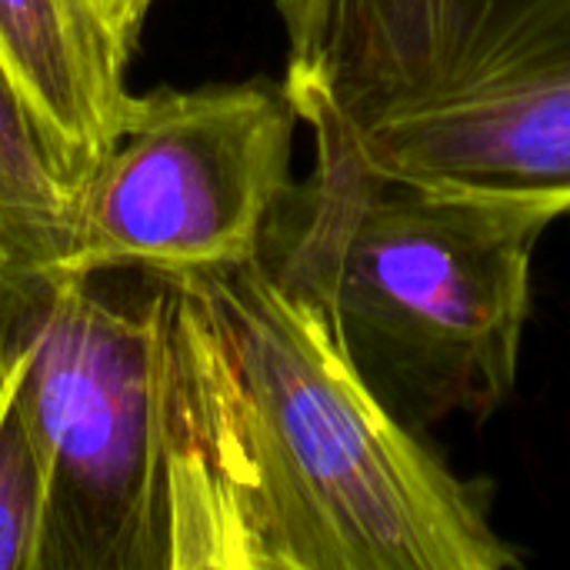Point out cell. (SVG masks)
Returning a JSON list of instances; mask_svg holds the SVG:
<instances>
[{"mask_svg":"<svg viewBox=\"0 0 570 570\" xmlns=\"http://www.w3.org/2000/svg\"><path fill=\"white\" fill-rule=\"evenodd\" d=\"M0 367L47 464L40 570H237L190 271L0 277Z\"/></svg>","mask_w":570,"mask_h":570,"instance_id":"6da1fadb","label":"cell"},{"mask_svg":"<svg viewBox=\"0 0 570 570\" xmlns=\"http://www.w3.org/2000/svg\"><path fill=\"white\" fill-rule=\"evenodd\" d=\"M237 570H504L491 484L397 421L261 261L200 267Z\"/></svg>","mask_w":570,"mask_h":570,"instance_id":"7a4b0ae2","label":"cell"},{"mask_svg":"<svg viewBox=\"0 0 570 570\" xmlns=\"http://www.w3.org/2000/svg\"><path fill=\"white\" fill-rule=\"evenodd\" d=\"M314 150L264 227L261 267L411 431L494 414L518 384L531 257L558 214Z\"/></svg>","mask_w":570,"mask_h":570,"instance_id":"3957f363","label":"cell"},{"mask_svg":"<svg viewBox=\"0 0 570 570\" xmlns=\"http://www.w3.org/2000/svg\"><path fill=\"white\" fill-rule=\"evenodd\" d=\"M284 90L364 167L570 210V0H277Z\"/></svg>","mask_w":570,"mask_h":570,"instance_id":"277c9868","label":"cell"},{"mask_svg":"<svg viewBox=\"0 0 570 570\" xmlns=\"http://www.w3.org/2000/svg\"><path fill=\"white\" fill-rule=\"evenodd\" d=\"M297 110L284 83L157 90L77 197L60 271H200L254 261L291 187Z\"/></svg>","mask_w":570,"mask_h":570,"instance_id":"5b68a950","label":"cell"},{"mask_svg":"<svg viewBox=\"0 0 570 570\" xmlns=\"http://www.w3.org/2000/svg\"><path fill=\"white\" fill-rule=\"evenodd\" d=\"M130 53L100 0H0V63L77 187L140 107L127 90Z\"/></svg>","mask_w":570,"mask_h":570,"instance_id":"8992f818","label":"cell"},{"mask_svg":"<svg viewBox=\"0 0 570 570\" xmlns=\"http://www.w3.org/2000/svg\"><path fill=\"white\" fill-rule=\"evenodd\" d=\"M80 187L0 63V277L60 271L73 250Z\"/></svg>","mask_w":570,"mask_h":570,"instance_id":"52a82bcc","label":"cell"},{"mask_svg":"<svg viewBox=\"0 0 570 570\" xmlns=\"http://www.w3.org/2000/svg\"><path fill=\"white\" fill-rule=\"evenodd\" d=\"M47 524V464L0 367V570H40Z\"/></svg>","mask_w":570,"mask_h":570,"instance_id":"ba28073f","label":"cell"},{"mask_svg":"<svg viewBox=\"0 0 570 570\" xmlns=\"http://www.w3.org/2000/svg\"><path fill=\"white\" fill-rule=\"evenodd\" d=\"M150 3L154 0H100L104 13L110 17V23L117 27V33L127 43H137V33H140V23H144Z\"/></svg>","mask_w":570,"mask_h":570,"instance_id":"9c48e42d","label":"cell"}]
</instances>
